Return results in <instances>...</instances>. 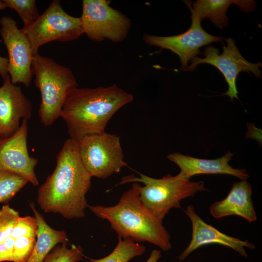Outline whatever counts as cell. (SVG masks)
Instances as JSON below:
<instances>
[{
  "mask_svg": "<svg viewBox=\"0 0 262 262\" xmlns=\"http://www.w3.org/2000/svg\"><path fill=\"white\" fill-rule=\"evenodd\" d=\"M91 178L81 160L78 142L68 138L56 156L54 170L38 189L39 206L67 219L84 217Z\"/></svg>",
  "mask_w": 262,
  "mask_h": 262,
  "instance_id": "6da1fadb",
  "label": "cell"
},
{
  "mask_svg": "<svg viewBox=\"0 0 262 262\" xmlns=\"http://www.w3.org/2000/svg\"><path fill=\"white\" fill-rule=\"evenodd\" d=\"M28 120L23 119L11 136L0 140V169L19 175L34 186L39 182L34 172L38 160L27 148Z\"/></svg>",
  "mask_w": 262,
  "mask_h": 262,
  "instance_id": "7c38bea8",
  "label": "cell"
},
{
  "mask_svg": "<svg viewBox=\"0 0 262 262\" xmlns=\"http://www.w3.org/2000/svg\"><path fill=\"white\" fill-rule=\"evenodd\" d=\"M146 247L131 238L118 237L114 250L107 256L99 259H90L91 262H128L133 258L142 255Z\"/></svg>",
  "mask_w": 262,
  "mask_h": 262,
  "instance_id": "d6986e66",
  "label": "cell"
},
{
  "mask_svg": "<svg viewBox=\"0 0 262 262\" xmlns=\"http://www.w3.org/2000/svg\"><path fill=\"white\" fill-rule=\"evenodd\" d=\"M15 240L11 236L0 243V262H13Z\"/></svg>",
  "mask_w": 262,
  "mask_h": 262,
  "instance_id": "484cf974",
  "label": "cell"
},
{
  "mask_svg": "<svg viewBox=\"0 0 262 262\" xmlns=\"http://www.w3.org/2000/svg\"><path fill=\"white\" fill-rule=\"evenodd\" d=\"M133 99L131 94L116 84L94 88L77 87L67 97L61 117L69 138L78 142L86 136L105 131L114 114Z\"/></svg>",
  "mask_w": 262,
  "mask_h": 262,
  "instance_id": "7a4b0ae2",
  "label": "cell"
},
{
  "mask_svg": "<svg viewBox=\"0 0 262 262\" xmlns=\"http://www.w3.org/2000/svg\"><path fill=\"white\" fill-rule=\"evenodd\" d=\"M161 251L159 250H153L146 262H158L159 260L162 257Z\"/></svg>",
  "mask_w": 262,
  "mask_h": 262,
  "instance_id": "83f0119b",
  "label": "cell"
},
{
  "mask_svg": "<svg viewBox=\"0 0 262 262\" xmlns=\"http://www.w3.org/2000/svg\"><path fill=\"white\" fill-rule=\"evenodd\" d=\"M227 46H223V52L219 54V49L213 46L206 47L200 53L205 57L196 56L191 60V65L183 71H194L197 66L206 63L215 67L222 74L228 85V89L224 94L229 97L231 100L234 98L238 99V92L236 81L238 74L242 72H252L255 77H261V62L252 63L245 59L235 45V41L231 38H225Z\"/></svg>",
  "mask_w": 262,
  "mask_h": 262,
  "instance_id": "9c48e42d",
  "label": "cell"
},
{
  "mask_svg": "<svg viewBox=\"0 0 262 262\" xmlns=\"http://www.w3.org/2000/svg\"><path fill=\"white\" fill-rule=\"evenodd\" d=\"M8 7L16 11L23 22V28L27 27L39 17L34 0H4Z\"/></svg>",
  "mask_w": 262,
  "mask_h": 262,
  "instance_id": "7402d4cb",
  "label": "cell"
},
{
  "mask_svg": "<svg viewBox=\"0 0 262 262\" xmlns=\"http://www.w3.org/2000/svg\"><path fill=\"white\" fill-rule=\"evenodd\" d=\"M139 174V178L133 175L123 177L119 184L143 183L144 186L139 184L138 187L140 201L154 217L162 222L171 209L181 208L182 199L207 190L203 181H191L180 173L174 176L168 174L161 179Z\"/></svg>",
  "mask_w": 262,
  "mask_h": 262,
  "instance_id": "277c9868",
  "label": "cell"
},
{
  "mask_svg": "<svg viewBox=\"0 0 262 262\" xmlns=\"http://www.w3.org/2000/svg\"><path fill=\"white\" fill-rule=\"evenodd\" d=\"M185 213L192 223V239L187 247L178 257L180 262L184 260L196 249L211 244L228 246L245 257H247L245 247L255 248L254 244L248 241H242L229 236L206 223L196 213L193 205L188 206Z\"/></svg>",
  "mask_w": 262,
  "mask_h": 262,
  "instance_id": "5bb4252c",
  "label": "cell"
},
{
  "mask_svg": "<svg viewBox=\"0 0 262 262\" xmlns=\"http://www.w3.org/2000/svg\"><path fill=\"white\" fill-rule=\"evenodd\" d=\"M189 8L191 16L200 21L204 18H209L211 21L220 29L228 25L227 11L232 4L237 5L244 12L254 10L256 2L252 0H198L192 4L188 0H184Z\"/></svg>",
  "mask_w": 262,
  "mask_h": 262,
  "instance_id": "e0dca14e",
  "label": "cell"
},
{
  "mask_svg": "<svg viewBox=\"0 0 262 262\" xmlns=\"http://www.w3.org/2000/svg\"><path fill=\"white\" fill-rule=\"evenodd\" d=\"M0 24V33L8 53V72L11 82L15 85L21 83L28 87L33 75V54L30 41L11 17L2 16Z\"/></svg>",
  "mask_w": 262,
  "mask_h": 262,
  "instance_id": "30bf717a",
  "label": "cell"
},
{
  "mask_svg": "<svg viewBox=\"0 0 262 262\" xmlns=\"http://www.w3.org/2000/svg\"><path fill=\"white\" fill-rule=\"evenodd\" d=\"M30 206L36 218L38 229L37 240L33 252L26 262H43L56 246L68 242V238L65 231L55 230L47 224L43 215L35 209L33 202H30Z\"/></svg>",
  "mask_w": 262,
  "mask_h": 262,
  "instance_id": "ac0fdd59",
  "label": "cell"
},
{
  "mask_svg": "<svg viewBox=\"0 0 262 262\" xmlns=\"http://www.w3.org/2000/svg\"><path fill=\"white\" fill-rule=\"evenodd\" d=\"M35 243V238L20 236L16 239L13 262H26L33 252Z\"/></svg>",
  "mask_w": 262,
  "mask_h": 262,
  "instance_id": "d4e9b609",
  "label": "cell"
},
{
  "mask_svg": "<svg viewBox=\"0 0 262 262\" xmlns=\"http://www.w3.org/2000/svg\"><path fill=\"white\" fill-rule=\"evenodd\" d=\"M139 184L134 182L115 205H88V208L97 217L107 220L118 237L147 242L168 251L172 248L171 236L162 222L143 205L138 190Z\"/></svg>",
  "mask_w": 262,
  "mask_h": 262,
  "instance_id": "3957f363",
  "label": "cell"
},
{
  "mask_svg": "<svg viewBox=\"0 0 262 262\" xmlns=\"http://www.w3.org/2000/svg\"><path fill=\"white\" fill-rule=\"evenodd\" d=\"M19 217L18 212L7 204L0 209V243L11 236L14 227Z\"/></svg>",
  "mask_w": 262,
  "mask_h": 262,
  "instance_id": "603a6c76",
  "label": "cell"
},
{
  "mask_svg": "<svg viewBox=\"0 0 262 262\" xmlns=\"http://www.w3.org/2000/svg\"><path fill=\"white\" fill-rule=\"evenodd\" d=\"M233 154L228 151L219 158L209 160L176 152L169 154L167 158L180 167V173L188 180L194 176L200 174L228 175L241 180H246L249 176L246 169L234 168L229 164Z\"/></svg>",
  "mask_w": 262,
  "mask_h": 262,
  "instance_id": "9a60e30c",
  "label": "cell"
},
{
  "mask_svg": "<svg viewBox=\"0 0 262 262\" xmlns=\"http://www.w3.org/2000/svg\"><path fill=\"white\" fill-rule=\"evenodd\" d=\"M190 27L185 32L169 36H158L145 34L143 39L147 45L169 49L178 55L181 62L180 70L187 66L188 63L200 54L199 48L213 42H222L224 38L212 35L201 26V21L191 16Z\"/></svg>",
  "mask_w": 262,
  "mask_h": 262,
  "instance_id": "8fae6325",
  "label": "cell"
},
{
  "mask_svg": "<svg viewBox=\"0 0 262 262\" xmlns=\"http://www.w3.org/2000/svg\"><path fill=\"white\" fill-rule=\"evenodd\" d=\"M21 30L30 41L33 56L45 44L73 41L83 34L81 17L66 13L59 0H53L35 22Z\"/></svg>",
  "mask_w": 262,
  "mask_h": 262,
  "instance_id": "8992f818",
  "label": "cell"
},
{
  "mask_svg": "<svg viewBox=\"0 0 262 262\" xmlns=\"http://www.w3.org/2000/svg\"><path fill=\"white\" fill-rule=\"evenodd\" d=\"M37 229V221L35 216H19L14 227L11 237L14 239L20 236L35 238Z\"/></svg>",
  "mask_w": 262,
  "mask_h": 262,
  "instance_id": "cb8c5ba5",
  "label": "cell"
},
{
  "mask_svg": "<svg viewBox=\"0 0 262 262\" xmlns=\"http://www.w3.org/2000/svg\"><path fill=\"white\" fill-rule=\"evenodd\" d=\"M32 72L41 94L38 109L40 122L49 126L61 116L64 103L70 93L78 87L77 82L69 68L38 53L33 56Z\"/></svg>",
  "mask_w": 262,
  "mask_h": 262,
  "instance_id": "5b68a950",
  "label": "cell"
},
{
  "mask_svg": "<svg viewBox=\"0 0 262 262\" xmlns=\"http://www.w3.org/2000/svg\"><path fill=\"white\" fill-rule=\"evenodd\" d=\"M8 67V59L7 57H3L0 56V74L3 79L7 77Z\"/></svg>",
  "mask_w": 262,
  "mask_h": 262,
  "instance_id": "4316f807",
  "label": "cell"
},
{
  "mask_svg": "<svg viewBox=\"0 0 262 262\" xmlns=\"http://www.w3.org/2000/svg\"><path fill=\"white\" fill-rule=\"evenodd\" d=\"M67 242L56 246L49 253L43 262H78L84 256L80 246L72 245L67 246Z\"/></svg>",
  "mask_w": 262,
  "mask_h": 262,
  "instance_id": "44dd1931",
  "label": "cell"
},
{
  "mask_svg": "<svg viewBox=\"0 0 262 262\" xmlns=\"http://www.w3.org/2000/svg\"><path fill=\"white\" fill-rule=\"evenodd\" d=\"M7 7H8V5L4 0H0V10H3Z\"/></svg>",
  "mask_w": 262,
  "mask_h": 262,
  "instance_id": "f1b7e54d",
  "label": "cell"
},
{
  "mask_svg": "<svg viewBox=\"0 0 262 262\" xmlns=\"http://www.w3.org/2000/svg\"><path fill=\"white\" fill-rule=\"evenodd\" d=\"M0 87V140L13 135L19 128L22 119H29L32 114L30 100L20 86L12 83L9 75Z\"/></svg>",
  "mask_w": 262,
  "mask_h": 262,
  "instance_id": "4fadbf2b",
  "label": "cell"
},
{
  "mask_svg": "<svg viewBox=\"0 0 262 262\" xmlns=\"http://www.w3.org/2000/svg\"><path fill=\"white\" fill-rule=\"evenodd\" d=\"M80 17L83 33L98 42H121L127 36L131 25L130 20L111 7L106 0H82Z\"/></svg>",
  "mask_w": 262,
  "mask_h": 262,
  "instance_id": "ba28073f",
  "label": "cell"
},
{
  "mask_svg": "<svg viewBox=\"0 0 262 262\" xmlns=\"http://www.w3.org/2000/svg\"><path fill=\"white\" fill-rule=\"evenodd\" d=\"M252 194L251 186L246 180L236 181L224 199L211 205L210 212L217 219L235 215L249 222L256 221L257 217L251 198Z\"/></svg>",
  "mask_w": 262,
  "mask_h": 262,
  "instance_id": "2e32d148",
  "label": "cell"
},
{
  "mask_svg": "<svg viewBox=\"0 0 262 262\" xmlns=\"http://www.w3.org/2000/svg\"><path fill=\"white\" fill-rule=\"evenodd\" d=\"M28 182L19 175L0 169V203L10 201Z\"/></svg>",
  "mask_w": 262,
  "mask_h": 262,
  "instance_id": "ffe728a7",
  "label": "cell"
},
{
  "mask_svg": "<svg viewBox=\"0 0 262 262\" xmlns=\"http://www.w3.org/2000/svg\"><path fill=\"white\" fill-rule=\"evenodd\" d=\"M82 163L91 177L106 179L127 166L120 141L115 134L104 131L78 141Z\"/></svg>",
  "mask_w": 262,
  "mask_h": 262,
  "instance_id": "52a82bcc",
  "label": "cell"
}]
</instances>
